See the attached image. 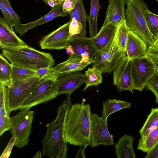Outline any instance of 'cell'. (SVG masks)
<instances>
[{"mask_svg": "<svg viewBox=\"0 0 158 158\" xmlns=\"http://www.w3.org/2000/svg\"><path fill=\"white\" fill-rule=\"evenodd\" d=\"M42 153L40 151L38 152L33 157V158H42Z\"/></svg>", "mask_w": 158, "mask_h": 158, "instance_id": "obj_43", "label": "cell"}, {"mask_svg": "<svg viewBox=\"0 0 158 158\" xmlns=\"http://www.w3.org/2000/svg\"><path fill=\"white\" fill-rule=\"evenodd\" d=\"M156 0L157 2H158V0Z\"/></svg>", "mask_w": 158, "mask_h": 158, "instance_id": "obj_46", "label": "cell"}, {"mask_svg": "<svg viewBox=\"0 0 158 158\" xmlns=\"http://www.w3.org/2000/svg\"><path fill=\"white\" fill-rule=\"evenodd\" d=\"M125 10L127 25L131 31L142 39L148 45L153 38L145 19L144 11L148 7L144 0H127Z\"/></svg>", "mask_w": 158, "mask_h": 158, "instance_id": "obj_4", "label": "cell"}, {"mask_svg": "<svg viewBox=\"0 0 158 158\" xmlns=\"http://www.w3.org/2000/svg\"><path fill=\"white\" fill-rule=\"evenodd\" d=\"M70 20L74 19L82 24V30L81 33L77 35L85 37L86 35V21L87 16L84 7L83 0H77L74 8L69 13Z\"/></svg>", "mask_w": 158, "mask_h": 158, "instance_id": "obj_24", "label": "cell"}, {"mask_svg": "<svg viewBox=\"0 0 158 158\" xmlns=\"http://www.w3.org/2000/svg\"><path fill=\"white\" fill-rule=\"evenodd\" d=\"M145 158H158V144L150 152L147 153Z\"/></svg>", "mask_w": 158, "mask_h": 158, "instance_id": "obj_40", "label": "cell"}, {"mask_svg": "<svg viewBox=\"0 0 158 158\" xmlns=\"http://www.w3.org/2000/svg\"><path fill=\"white\" fill-rule=\"evenodd\" d=\"M27 45L0 17V47L17 48Z\"/></svg>", "mask_w": 158, "mask_h": 158, "instance_id": "obj_19", "label": "cell"}, {"mask_svg": "<svg viewBox=\"0 0 158 158\" xmlns=\"http://www.w3.org/2000/svg\"><path fill=\"white\" fill-rule=\"evenodd\" d=\"M148 56L154 64L158 73V49L152 46H148V52L146 55Z\"/></svg>", "mask_w": 158, "mask_h": 158, "instance_id": "obj_36", "label": "cell"}, {"mask_svg": "<svg viewBox=\"0 0 158 158\" xmlns=\"http://www.w3.org/2000/svg\"><path fill=\"white\" fill-rule=\"evenodd\" d=\"M117 26L111 23L103 25L99 32L92 38L94 45L99 52L104 49L114 38Z\"/></svg>", "mask_w": 158, "mask_h": 158, "instance_id": "obj_20", "label": "cell"}, {"mask_svg": "<svg viewBox=\"0 0 158 158\" xmlns=\"http://www.w3.org/2000/svg\"><path fill=\"white\" fill-rule=\"evenodd\" d=\"M0 8L2 13L3 19L10 28L13 30V27L15 25L13 17L7 10L2 0H0Z\"/></svg>", "mask_w": 158, "mask_h": 158, "instance_id": "obj_34", "label": "cell"}, {"mask_svg": "<svg viewBox=\"0 0 158 158\" xmlns=\"http://www.w3.org/2000/svg\"><path fill=\"white\" fill-rule=\"evenodd\" d=\"M57 79L53 76L43 78L24 102L21 108L30 110L32 107L46 103L56 98L58 96Z\"/></svg>", "mask_w": 158, "mask_h": 158, "instance_id": "obj_9", "label": "cell"}, {"mask_svg": "<svg viewBox=\"0 0 158 158\" xmlns=\"http://www.w3.org/2000/svg\"><path fill=\"white\" fill-rule=\"evenodd\" d=\"M57 107L55 119L46 124V132L41 141L43 156L50 158H66L68 143L65 139L64 123L68 109L71 105L70 95L67 96Z\"/></svg>", "mask_w": 158, "mask_h": 158, "instance_id": "obj_2", "label": "cell"}, {"mask_svg": "<svg viewBox=\"0 0 158 158\" xmlns=\"http://www.w3.org/2000/svg\"><path fill=\"white\" fill-rule=\"evenodd\" d=\"M130 103L121 100L109 99L103 102L101 117L107 122V118L111 114L123 109L129 108Z\"/></svg>", "mask_w": 158, "mask_h": 158, "instance_id": "obj_23", "label": "cell"}, {"mask_svg": "<svg viewBox=\"0 0 158 158\" xmlns=\"http://www.w3.org/2000/svg\"><path fill=\"white\" fill-rule=\"evenodd\" d=\"M150 45L158 49V36L153 39V42Z\"/></svg>", "mask_w": 158, "mask_h": 158, "instance_id": "obj_42", "label": "cell"}, {"mask_svg": "<svg viewBox=\"0 0 158 158\" xmlns=\"http://www.w3.org/2000/svg\"><path fill=\"white\" fill-rule=\"evenodd\" d=\"M100 8L99 0H91L90 14L87 17L89 23V33L91 38H94L98 33L97 19Z\"/></svg>", "mask_w": 158, "mask_h": 158, "instance_id": "obj_26", "label": "cell"}, {"mask_svg": "<svg viewBox=\"0 0 158 158\" xmlns=\"http://www.w3.org/2000/svg\"><path fill=\"white\" fill-rule=\"evenodd\" d=\"M129 31L127 25L126 20L121 22L117 26L115 35L117 46L119 52H126V44Z\"/></svg>", "mask_w": 158, "mask_h": 158, "instance_id": "obj_27", "label": "cell"}, {"mask_svg": "<svg viewBox=\"0 0 158 158\" xmlns=\"http://www.w3.org/2000/svg\"><path fill=\"white\" fill-rule=\"evenodd\" d=\"M90 106L82 103H75L69 107L64 123L65 139L68 143L85 149L90 145Z\"/></svg>", "mask_w": 158, "mask_h": 158, "instance_id": "obj_1", "label": "cell"}, {"mask_svg": "<svg viewBox=\"0 0 158 158\" xmlns=\"http://www.w3.org/2000/svg\"><path fill=\"white\" fill-rule=\"evenodd\" d=\"M158 127V108H153L147 120L139 131L141 138L145 137L151 131Z\"/></svg>", "mask_w": 158, "mask_h": 158, "instance_id": "obj_29", "label": "cell"}, {"mask_svg": "<svg viewBox=\"0 0 158 158\" xmlns=\"http://www.w3.org/2000/svg\"><path fill=\"white\" fill-rule=\"evenodd\" d=\"M43 79L35 75L13 82L11 87H7L6 107L9 115L12 111L20 109L23 103Z\"/></svg>", "mask_w": 158, "mask_h": 158, "instance_id": "obj_5", "label": "cell"}, {"mask_svg": "<svg viewBox=\"0 0 158 158\" xmlns=\"http://www.w3.org/2000/svg\"><path fill=\"white\" fill-rule=\"evenodd\" d=\"M4 3L6 9L13 17L15 23V24L20 23L21 19L13 10L11 6L9 0H2Z\"/></svg>", "mask_w": 158, "mask_h": 158, "instance_id": "obj_37", "label": "cell"}, {"mask_svg": "<svg viewBox=\"0 0 158 158\" xmlns=\"http://www.w3.org/2000/svg\"><path fill=\"white\" fill-rule=\"evenodd\" d=\"M158 144V127L139 141L137 149L148 153Z\"/></svg>", "mask_w": 158, "mask_h": 158, "instance_id": "obj_25", "label": "cell"}, {"mask_svg": "<svg viewBox=\"0 0 158 158\" xmlns=\"http://www.w3.org/2000/svg\"><path fill=\"white\" fill-rule=\"evenodd\" d=\"M126 52L118 51L116 43V37L103 50L99 52L94 59L92 67L99 69L102 73H109L114 71L122 60L126 57Z\"/></svg>", "mask_w": 158, "mask_h": 158, "instance_id": "obj_8", "label": "cell"}, {"mask_svg": "<svg viewBox=\"0 0 158 158\" xmlns=\"http://www.w3.org/2000/svg\"><path fill=\"white\" fill-rule=\"evenodd\" d=\"M51 68H44L35 70L36 75L41 78H44L50 76Z\"/></svg>", "mask_w": 158, "mask_h": 158, "instance_id": "obj_39", "label": "cell"}, {"mask_svg": "<svg viewBox=\"0 0 158 158\" xmlns=\"http://www.w3.org/2000/svg\"><path fill=\"white\" fill-rule=\"evenodd\" d=\"M144 14L147 26L154 39L158 36V15L149 11L148 7L144 9Z\"/></svg>", "mask_w": 158, "mask_h": 158, "instance_id": "obj_31", "label": "cell"}, {"mask_svg": "<svg viewBox=\"0 0 158 158\" xmlns=\"http://www.w3.org/2000/svg\"><path fill=\"white\" fill-rule=\"evenodd\" d=\"M20 111L10 117L9 131L15 139L14 146L22 148L27 145L31 133L32 123L35 112L25 108H21Z\"/></svg>", "mask_w": 158, "mask_h": 158, "instance_id": "obj_6", "label": "cell"}, {"mask_svg": "<svg viewBox=\"0 0 158 158\" xmlns=\"http://www.w3.org/2000/svg\"><path fill=\"white\" fill-rule=\"evenodd\" d=\"M73 0V1H76V2H77V0Z\"/></svg>", "mask_w": 158, "mask_h": 158, "instance_id": "obj_45", "label": "cell"}, {"mask_svg": "<svg viewBox=\"0 0 158 158\" xmlns=\"http://www.w3.org/2000/svg\"><path fill=\"white\" fill-rule=\"evenodd\" d=\"M108 1L103 25L111 23L117 26L121 22L125 20L124 7L127 0H108Z\"/></svg>", "mask_w": 158, "mask_h": 158, "instance_id": "obj_18", "label": "cell"}, {"mask_svg": "<svg viewBox=\"0 0 158 158\" xmlns=\"http://www.w3.org/2000/svg\"><path fill=\"white\" fill-rule=\"evenodd\" d=\"M155 94L156 102L158 103V73H156L150 79L146 86Z\"/></svg>", "mask_w": 158, "mask_h": 158, "instance_id": "obj_33", "label": "cell"}, {"mask_svg": "<svg viewBox=\"0 0 158 158\" xmlns=\"http://www.w3.org/2000/svg\"><path fill=\"white\" fill-rule=\"evenodd\" d=\"M85 74L81 71L70 73L58 78L56 80L57 92L58 95L71 94L85 83Z\"/></svg>", "mask_w": 158, "mask_h": 158, "instance_id": "obj_15", "label": "cell"}, {"mask_svg": "<svg viewBox=\"0 0 158 158\" xmlns=\"http://www.w3.org/2000/svg\"><path fill=\"white\" fill-rule=\"evenodd\" d=\"M71 20L55 30L44 36L40 46L42 49L62 50L66 49L72 38L69 32Z\"/></svg>", "mask_w": 158, "mask_h": 158, "instance_id": "obj_10", "label": "cell"}, {"mask_svg": "<svg viewBox=\"0 0 158 158\" xmlns=\"http://www.w3.org/2000/svg\"><path fill=\"white\" fill-rule=\"evenodd\" d=\"M90 118L91 147H95L100 145H114L113 135L110 134L108 129L107 122L97 114L91 113Z\"/></svg>", "mask_w": 158, "mask_h": 158, "instance_id": "obj_11", "label": "cell"}, {"mask_svg": "<svg viewBox=\"0 0 158 158\" xmlns=\"http://www.w3.org/2000/svg\"><path fill=\"white\" fill-rule=\"evenodd\" d=\"M130 61L126 56L113 71V84L119 92L126 90L133 93Z\"/></svg>", "mask_w": 158, "mask_h": 158, "instance_id": "obj_13", "label": "cell"}, {"mask_svg": "<svg viewBox=\"0 0 158 158\" xmlns=\"http://www.w3.org/2000/svg\"><path fill=\"white\" fill-rule=\"evenodd\" d=\"M134 137L124 135L115 145V155L118 158H135L133 143Z\"/></svg>", "mask_w": 158, "mask_h": 158, "instance_id": "obj_21", "label": "cell"}, {"mask_svg": "<svg viewBox=\"0 0 158 158\" xmlns=\"http://www.w3.org/2000/svg\"><path fill=\"white\" fill-rule=\"evenodd\" d=\"M7 87L0 83V136L9 130L10 117L8 114L6 107Z\"/></svg>", "mask_w": 158, "mask_h": 158, "instance_id": "obj_22", "label": "cell"}, {"mask_svg": "<svg viewBox=\"0 0 158 158\" xmlns=\"http://www.w3.org/2000/svg\"><path fill=\"white\" fill-rule=\"evenodd\" d=\"M69 26V32L71 36H75L79 35L81 32L82 27L79 22L74 19H71Z\"/></svg>", "mask_w": 158, "mask_h": 158, "instance_id": "obj_35", "label": "cell"}, {"mask_svg": "<svg viewBox=\"0 0 158 158\" xmlns=\"http://www.w3.org/2000/svg\"><path fill=\"white\" fill-rule=\"evenodd\" d=\"M12 65L1 54L0 55V83L7 87L12 84L11 78Z\"/></svg>", "mask_w": 158, "mask_h": 158, "instance_id": "obj_28", "label": "cell"}, {"mask_svg": "<svg viewBox=\"0 0 158 158\" xmlns=\"http://www.w3.org/2000/svg\"><path fill=\"white\" fill-rule=\"evenodd\" d=\"M65 49L66 53L69 56L74 54L82 57L91 63L99 52L94 47L92 38L77 35L72 38Z\"/></svg>", "mask_w": 158, "mask_h": 158, "instance_id": "obj_12", "label": "cell"}, {"mask_svg": "<svg viewBox=\"0 0 158 158\" xmlns=\"http://www.w3.org/2000/svg\"><path fill=\"white\" fill-rule=\"evenodd\" d=\"M69 14L64 12L63 4L57 5L52 8L51 10L44 17L33 22L25 24H16L14 26L15 31L20 36H22L29 30L42 25L59 17H64Z\"/></svg>", "mask_w": 158, "mask_h": 158, "instance_id": "obj_16", "label": "cell"}, {"mask_svg": "<svg viewBox=\"0 0 158 158\" xmlns=\"http://www.w3.org/2000/svg\"><path fill=\"white\" fill-rule=\"evenodd\" d=\"M46 5L48 4V2L50 0H42Z\"/></svg>", "mask_w": 158, "mask_h": 158, "instance_id": "obj_44", "label": "cell"}, {"mask_svg": "<svg viewBox=\"0 0 158 158\" xmlns=\"http://www.w3.org/2000/svg\"><path fill=\"white\" fill-rule=\"evenodd\" d=\"M130 69L133 89L140 91L156 73L154 64L146 55L131 61Z\"/></svg>", "mask_w": 158, "mask_h": 158, "instance_id": "obj_7", "label": "cell"}, {"mask_svg": "<svg viewBox=\"0 0 158 158\" xmlns=\"http://www.w3.org/2000/svg\"><path fill=\"white\" fill-rule=\"evenodd\" d=\"M35 75V70L12 65L11 78L12 83L26 79Z\"/></svg>", "mask_w": 158, "mask_h": 158, "instance_id": "obj_32", "label": "cell"}, {"mask_svg": "<svg viewBox=\"0 0 158 158\" xmlns=\"http://www.w3.org/2000/svg\"><path fill=\"white\" fill-rule=\"evenodd\" d=\"M64 0H50L48 2V4L50 6L53 7L56 5L62 4Z\"/></svg>", "mask_w": 158, "mask_h": 158, "instance_id": "obj_41", "label": "cell"}, {"mask_svg": "<svg viewBox=\"0 0 158 158\" xmlns=\"http://www.w3.org/2000/svg\"><path fill=\"white\" fill-rule=\"evenodd\" d=\"M91 63L74 54L71 55L65 61L51 68V74L58 79L67 74L83 70Z\"/></svg>", "mask_w": 158, "mask_h": 158, "instance_id": "obj_14", "label": "cell"}, {"mask_svg": "<svg viewBox=\"0 0 158 158\" xmlns=\"http://www.w3.org/2000/svg\"><path fill=\"white\" fill-rule=\"evenodd\" d=\"M102 73L98 69L94 67L89 68L85 71V86L83 91H84L89 87L98 86L102 82Z\"/></svg>", "mask_w": 158, "mask_h": 158, "instance_id": "obj_30", "label": "cell"}, {"mask_svg": "<svg viewBox=\"0 0 158 158\" xmlns=\"http://www.w3.org/2000/svg\"><path fill=\"white\" fill-rule=\"evenodd\" d=\"M77 2L72 0H64L63 3L64 12L69 13L74 8Z\"/></svg>", "mask_w": 158, "mask_h": 158, "instance_id": "obj_38", "label": "cell"}, {"mask_svg": "<svg viewBox=\"0 0 158 158\" xmlns=\"http://www.w3.org/2000/svg\"><path fill=\"white\" fill-rule=\"evenodd\" d=\"M148 46L139 37L130 31L126 48L128 60L131 61L146 55L148 49Z\"/></svg>", "mask_w": 158, "mask_h": 158, "instance_id": "obj_17", "label": "cell"}, {"mask_svg": "<svg viewBox=\"0 0 158 158\" xmlns=\"http://www.w3.org/2000/svg\"><path fill=\"white\" fill-rule=\"evenodd\" d=\"M1 54L12 65L36 70L44 68H52L55 60L49 53L40 51L29 46L0 47Z\"/></svg>", "mask_w": 158, "mask_h": 158, "instance_id": "obj_3", "label": "cell"}]
</instances>
